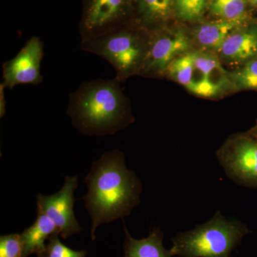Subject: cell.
Returning a JSON list of instances; mask_svg holds the SVG:
<instances>
[{"label": "cell", "mask_w": 257, "mask_h": 257, "mask_svg": "<svg viewBox=\"0 0 257 257\" xmlns=\"http://www.w3.org/2000/svg\"><path fill=\"white\" fill-rule=\"evenodd\" d=\"M85 182L88 192L83 199L92 219L94 240L99 225L128 216L140 204L142 184L126 168L124 155L117 150L106 152L94 162Z\"/></svg>", "instance_id": "cell-1"}, {"label": "cell", "mask_w": 257, "mask_h": 257, "mask_svg": "<svg viewBox=\"0 0 257 257\" xmlns=\"http://www.w3.org/2000/svg\"><path fill=\"white\" fill-rule=\"evenodd\" d=\"M67 114L74 127L89 136L114 135L133 121L127 99L116 78L82 83L69 94Z\"/></svg>", "instance_id": "cell-2"}, {"label": "cell", "mask_w": 257, "mask_h": 257, "mask_svg": "<svg viewBox=\"0 0 257 257\" xmlns=\"http://www.w3.org/2000/svg\"><path fill=\"white\" fill-rule=\"evenodd\" d=\"M248 232L239 221H229L217 211L205 224L179 233L172 239V250L181 257H231L233 250Z\"/></svg>", "instance_id": "cell-3"}, {"label": "cell", "mask_w": 257, "mask_h": 257, "mask_svg": "<svg viewBox=\"0 0 257 257\" xmlns=\"http://www.w3.org/2000/svg\"><path fill=\"white\" fill-rule=\"evenodd\" d=\"M150 45V33L123 25L87 41L81 42V50L107 61L114 67L116 79L123 82L140 74Z\"/></svg>", "instance_id": "cell-4"}, {"label": "cell", "mask_w": 257, "mask_h": 257, "mask_svg": "<svg viewBox=\"0 0 257 257\" xmlns=\"http://www.w3.org/2000/svg\"><path fill=\"white\" fill-rule=\"evenodd\" d=\"M165 74L203 97L217 95L229 82L220 61L207 52H187L179 56L169 64Z\"/></svg>", "instance_id": "cell-5"}, {"label": "cell", "mask_w": 257, "mask_h": 257, "mask_svg": "<svg viewBox=\"0 0 257 257\" xmlns=\"http://www.w3.org/2000/svg\"><path fill=\"white\" fill-rule=\"evenodd\" d=\"M226 175L236 184L257 187V139L237 135L230 139L216 153Z\"/></svg>", "instance_id": "cell-6"}, {"label": "cell", "mask_w": 257, "mask_h": 257, "mask_svg": "<svg viewBox=\"0 0 257 257\" xmlns=\"http://www.w3.org/2000/svg\"><path fill=\"white\" fill-rule=\"evenodd\" d=\"M78 177H66L65 183L58 192L51 196L37 195V214H45L55 223L63 239L82 231L74 214V190Z\"/></svg>", "instance_id": "cell-7"}, {"label": "cell", "mask_w": 257, "mask_h": 257, "mask_svg": "<svg viewBox=\"0 0 257 257\" xmlns=\"http://www.w3.org/2000/svg\"><path fill=\"white\" fill-rule=\"evenodd\" d=\"M128 0H86L79 25L81 42L95 38L124 25Z\"/></svg>", "instance_id": "cell-8"}, {"label": "cell", "mask_w": 257, "mask_h": 257, "mask_svg": "<svg viewBox=\"0 0 257 257\" xmlns=\"http://www.w3.org/2000/svg\"><path fill=\"white\" fill-rule=\"evenodd\" d=\"M190 44L182 30L167 32L157 29L150 32V45L140 74L161 76L175 59L187 53Z\"/></svg>", "instance_id": "cell-9"}, {"label": "cell", "mask_w": 257, "mask_h": 257, "mask_svg": "<svg viewBox=\"0 0 257 257\" xmlns=\"http://www.w3.org/2000/svg\"><path fill=\"white\" fill-rule=\"evenodd\" d=\"M44 45L38 37L29 39L20 52L3 65L5 87L13 89L20 84L38 85L43 81L41 64Z\"/></svg>", "instance_id": "cell-10"}, {"label": "cell", "mask_w": 257, "mask_h": 257, "mask_svg": "<svg viewBox=\"0 0 257 257\" xmlns=\"http://www.w3.org/2000/svg\"><path fill=\"white\" fill-rule=\"evenodd\" d=\"M219 52L224 60L231 62L256 59V27L236 30L228 37Z\"/></svg>", "instance_id": "cell-11"}, {"label": "cell", "mask_w": 257, "mask_h": 257, "mask_svg": "<svg viewBox=\"0 0 257 257\" xmlns=\"http://www.w3.org/2000/svg\"><path fill=\"white\" fill-rule=\"evenodd\" d=\"M126 239L124 244V257H172L175 256L172 248L166 249L163 246L164 234L160 229L150 231L148 237L136 239L132 237L124 225Z\"/></svg>", "instance_id": "cell-12"}, {"label": "cell", "mask_w": 257, "mask_h": 257, "mask_svg": "<svg viewBox=\"0 0 257 257\" xmlns=\"http://www.w3.org/2000/svg\"><path fill=\"white\" fill-rule=\"evenodd\" d=\"M55 234H58L55 223L45 214H38L34 224L20 234L23 243V257L43 252L46 248L45 241Z\"/></svg>", "instance_id": "cell-13"}, {"label": "cell", "mask_w": 257, "mask_h": 257, "mask_svg": "<svg viewBox=\"0 0 257 257\" xmlns=\"http://www.w3.org/2000/svg\"><path fill=\"white\" fill-rule=\"evenodd\" d=\"M241 25L224 20L203 24L196 30V40L204 48L219 51L228 37L237 30Z\"/></svg>", "instance_id": "cell-14"}, {"label": "cell", "mask_w": 257, "mask_h": 257, "mask_svg": "<svg viewBox=\"0 0 257 257\" xmlns=\"http://www.w3.org/2000/svg\"><path fill=\"white\" fill-rule=\"evenodd\" d=\"M140 21L152 28L167 21L175 11V0H136Z\"/></svg>", "instance_id": "cell-15"}, {"label": "cell", "mask_w": 257, "mask_h": 257, "mask_svg": "<svg viewBox=\"0 0 257 257\" xmlns=\"http://www.w3.org/2000/svg\"><path fill=\"white\" fill-rule=\"evenodd\" d=\"M211 13L221 20L242 24L246 17V0H209Z\"/></svg>", "instance_id": "cell-16"}, {"label": "cell", "mask_w": 257, "mask_h": 257, "mask_svg": "<svg viewBox=\"0 0 257 257\" xmlns=\"http://www.w3.org/2000/svg\"><path fill=\"white\" fill-rule=\"evenodd\" d=\"M209 0H175L177 16L185 21H194L202 16Z\"/></svg>", "instance_id": "cell-17"}, {"label": "cell", "mask_w": 257, "mask_h": 257, "mask_svg": "<svg viewBox=\"0 0 257 257\" xmlns=\"http://www.w3.org/2000/svg\"><path fill=\"white\" fill-rule=\"evenodd\" d=\"M234 85L239 89H257V59L248 61L231 76Z\"/></svg>", "instance_id": "cell-18"}, {"label": "cell", "mask_w": 257, "mask_h": 257, "mask_svg": "<svg viewBox=\"0 0 257 257\" xmlns=\"http://www.w3.org/2000/svg\"><path fill=\"white\" fill-rule=\"evenodd\" d=\"M58 234H55L49 239V242L46 244L45 251L38 257H85L86 251H74L67 247L61 242L58 237Z\"/></svg>", "instance_id": "cell-19"}, {"label": "cell", "mask_w": 257, "mask_h": 257, "mask_svg": "<svg viewBox=\"0 0 257 257\" xmlns=\"http://www.w3.org/2000/svg\"><path fill=\"white\" fill-rule=\"evenodd\" d=\"M21 236L13 234L0 238V257H23Z\"/></svg>", "instance_id": "cell-20"}, {"label": "cell", "mask_w": 257, "mask_h": 257, "mask_svg": "<svg viewBox=\"0 0 257 257\" xmlns=\"http://www.w3.org/2000/svg\"><path fill=\"white\" fill-rule=\"evenodd\" d=\"M4 84L1 83L0 84V116L1 118L4 116L6 111V100H5V94Z\"/></svg>", "instance_id": "cell-21"}, {"label": "cell", "mask_w": 257, "mask_h": 257, "mask_svg": "<svg viewBox=\"0 0 257 257\" xmlns=\"http://www.w3.org/2000/svg\"><path fill=\"white\" fill-rule=\"evenodd\" d=\"M251 133H252V136L257 139V124L256 126H255L254 128H253V132H251Z\"/></svg>", "instance_id": "cell-22"}, {"label": "cell", "mask_w": 257, "mask_h": 257, "mask_svg": "<svg viewBox=\"0 0 257 257\" xmlns=\"http://www.w3.org/2000/svg\"><path fill=\"white\" fill-rule=\"evenodd\" d=\"M252 6L257 7V0H248Z\"/></svg>", "instance_id": "cell-23"}]
</instances>
